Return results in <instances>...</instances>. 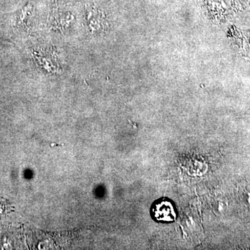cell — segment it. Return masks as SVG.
Masks as SVG:
<instances>
[{
    "label": "cell",
    "mask_w": 250,
    "mask_h": 250,
    "mask_svg": "<svg viewBox=\"0 0 250 250\" xmlns=\"http://www.w3.org/2000/svg\"><path fill=\"white\" fill-rule=\"evenodd\" d=\"M150 214L157 223H170L177 218V210L174 202L167 197H162L153 202Z\"/></svg>",
    "instance_id": "cell-1"
}]
</instances>
